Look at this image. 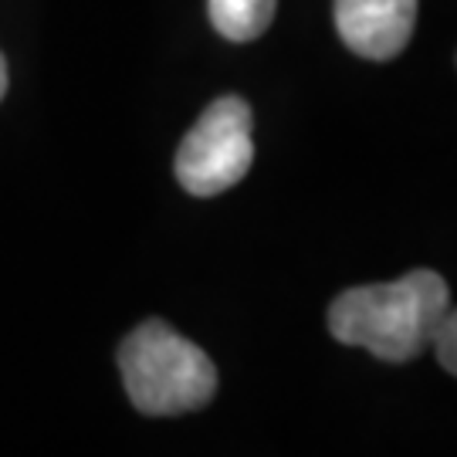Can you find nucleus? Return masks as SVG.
Masks as SVG:
<instances>
[{"instance_id":"f257e3e1","label":"nucleus","mask_w":457,"mask_h":457,"mask_svg":"<svg viewBox=\"0 0 457 457\" xmlns=\"http://www.w3.org/2000/svg\"><path fill=\"white\" fill-rule=\"evenodd\" d=\"M447 312V281L430 268H413L396 281L339 295L328 305V332L336 343L366 349L383 362H410L430 345Z\"/></svg>"},{"instance_id":"f03ea898","label":"nucleus","mask_w":457,"mask_h":457,"mask_svg":"<svg viewBox=\"0 0 457 457\" xmlns=\"http://www.w3.org/2000/svg\"><path fill=\"white\" fill-rule=\"evenodd\" d=\"M119 373L132 407L146 417H180L217 393L213 360L163 319H146L122 339Z\"/></svg>"},{"instance_id":"7ed1b4c3","label":"nucleus","mask_w":457,"mask_h":457,"mask_svg":"<svg viewBox=\"0 0 457 457\" xmlns=\"http://www.w3.org/2000/svg\"><path fill=\"white\" fill-rule=\"evenodd\" d=\"M254 163V115L241 96H220L204 109L177 149V180L190 196H217Z\"/></svg>"},{"instance_id":"20e7f679","label":"nucleus","mask_w":457,"mask_h":457,"mask_svg":"<svg viewBox=\"0 0 457 457\" xmlns=\"http://www.w3.org/2000/svg\"><path fill=\"white\" fill-rule=\"evenodd\" d=\"M336 31L345 48L370 62H390L410 45L417 0H336Z\"/></svg>"},{"instance_id":"39448f33","label":"nucleus","mask_w":457,"mask_h":457,"mask_svg":"<svg viewBox=\"0 0 457 457\" xmlns=\"http://www.w3.org/2000/svg\"><path fill=\"white\" fill-rule=\"evenodd\" d=\"M278 0H207L211 24L228 41H254L271 28Z\"/></svg>"},{"instance_id":"423d86ee","label":"nucleus","mask_w":457,"mask_h":457,"mask_svg":"<svg viewBox=\"0 0 457 457\" xmlns=\"http://www.w3.org/2000/svg\"><path fill=\"white\" fill-rule=\"evenodd\" d=\"M430 345L437 349V362L454 376L457 373V315H454V309L447 312V315L441 319V326L434 328Z\"/></svg>"},{"instance_id":"0eeeda50","label":"nucleus","mask_w":457,"mask_h":457,"mask_svg":"<svg viewBox=\"0 0 457 457\" xmlns=\"http://www.w3.org/2000/svg\"><path fill=\"white\" fill-rule=\"evenodd\" d=\"M7 92V62H4V54H0V98Z\"/></svg>"}]
</instances>
